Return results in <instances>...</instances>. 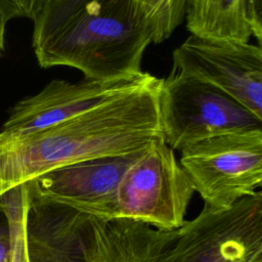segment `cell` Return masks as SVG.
I'll return each mask as SVG.
<instances>
[{"label":"cell","instance_id":"6da1fadb","mask_svg":"<svg viewBox=\"0 0 262 262\" xmlns=\"http://www.w3.org/2000/svg\"><path fill=\"white\" fill-rule=\"evenodd\" d=\"M160 84L154 76L133 90L38 132L24 136L0 132V198L56 168L135 152L163 139Z\"/></svg>","mask_w":262,"mask_h":262},{"label":"cell","instance_id":"7a4b0ae2","mask_svg":"<svg viewBox=\"0 0 262 262\" xmlns=\"http://www.w3.org/2000/svg\"><path fill=\"white\" fill-rule=\"evenodd\" d=\"M152 28L135 0H88L44 38L33 42L41 68L70 67L84 79L140 76Z\"/></svg>","mask_w":262,"mask_h":262},{"label":"cell","instance_id":"3957f363","mask_svg":"<svg viewBox=\"0 0 262 262\" xmlns=\"http://www.w3.org/2000/svg\"><path fill=\"white\" fill-rule=\"evenodd\" d=\"M194 192L174 150L158 139L139 150L121 175L112 220L126 219L174 230L185 222Z\"/></svg>","mask_w":262,"mask_h":262},{"label":"cell","instance_id":"277c9868","mask_svg":"<svg viewBox=\"0 0 262 262\" xmlns=\"http://www.w3.org/2000/svg\"><path fill=\"white\" fill-rule=\"evenodd\" d=\"M162 137L173 150L219 135L262 129V120L217 88L171 72L161 80Z\"/></svg>","mask_w":262,"mask_h":262},{"label":"cell","instance_id":"5b68a950","mask_svg":"<svg viewBox=\"0 0 262 262\" xmlns=\"http://www.w3.org/2000/svg\"><path fill=\"white\" fill-rule=\"evenodd\" d=\"M159 262H262V192L226 209L204 205L174 230Z\"/></svg>","mask_w":262,"mask_h":262},{"label":"cell","instance_id":"8992f818","mask_svg":"<svg viewBox=\"0 0 262 262\" xmlns=\"http://www.w3.org/2000/svg\"><path fill=\"white\" fill-rule=\"evenodd\" d=\"M180 151L179 163L204 205L226 209L260 190L262 129L211 137Z\"/></svg>","mask_w":262,"mask_h":262},{"label":"cell","instance_id":"52a82bcc","mask_svg":"<svg viewBox=\"0 0 262 262\" xmlns=\"http://www.w3.org/2000/svg\"><path fill=\"white\" fill-rule=\"evenodd\" d=\"M171 72L217 88L262 120L260 45L190 35L173 51Z\"/></svg>","mask_w":262,"mask_h":262},{"label":"cell","instance_id":"ba28073f","mask_svg":"<svg viewBox=\"0 0 262 262\" xmlns=\"http://www.w3.org/2000/svg\"><path fill=\"white\" fill-rule=\"evenodd\" d=\"M138 151L93 158L51 170L27 182L30 199L110 221L119 179Z\"/></svg>","mask_w":262,"mask_h":262},{"label":"cell","instance_id":"9c48e42d","mask_svg":"<svg viewBox=\"0 0 262 262\" xmlns=\"http://www.w3.org/2000/svg\"><path fill=\"white\" fill-rule=\"evenodd\" d=\"M152 77L143 72L135 78L115 81L53 80L38 93L24 97L12 106L1 133L24 136L44 130L133 90Z\"/></svg>","mask_w":262,"mask_h":262},{"label":"cell","instance_id":"30bf717a","mask_svg":"<svg viewBox=\"0 0 262 262\" xmlns=\"http://www.w3.org/2000/svg\"><path fill=\"white\" fill-rule=\"evenodd\" d=\"M89 216L30 199L27 249L30 262H86Z\"/></svg>","mask_w":262,"mask_h":262},{"label":"cell","instance_id":"8fae6325","mask_svg":"<svg viewBox=\"0 0 262 262\" xmlns=\"http://www.w3.org/2000/svg\"><path fill=\"white\" fill-rule=\"evenodd\" d=\"M174 230L126 219L104 221L91 217L86 262H159Z\"/></svg>","mask_w":262,"mask_h":262},{"label":"cell","instance_id":"7c38bea8","mask_svg":"<svg viewBox=\"0 0 262 262\" xmlns=\"http://www.w3.org/2000/svg\"><path fill=\"white\" fill-rule=\"evenodd\" d=\"M184 19L191 35L249 42L242 0H189Z\"/></svg>","mask_w":262,"mask_h":262},{"label":"cell","instance_id":"4fadbf2b","mask_svg":"<svg viewBox=\"0 0 262 262\" xmlns=\"http://www.w3.org/2000/svg\"><path fill=\"white\" fill-rule=\"evenodd\" d=\"M29 206L30 194L27 183L12 188L0 198V210L5 216L9 233V262H30L27 249Z\"/></svg>","mask_w":262,"mask_h":262},{"label":"cell","instance_id":"5bb4252c","mask_svg":"<svg viewBox=\"0 0 262 262\" xmlns=\"http://www.w3.org/2000/svg\"><path fill=\"white\" fill-rule=\"evenodd\" d=\"M189 0H135L154 31V43L167 40L184 20Z\"/></svg>","mask_w":262,"mask_h":262},{"label":"cell","instance_id":"9a60e30c","mask_svg":"<svg viewBox=\"0 0 262 262\" xmlns=\"http://www.w3.org/2000/svg\"><path fill=\"white\" fill-rule=\"evenodd\" d=\"M88 0H44L35 16L32 42H36L57 28Z\"/></svg>","mask_w":262,"mask_h":262},{"label":"cell","instance_id":"2e32d148","mask_svg":"<svg viewBox=\"0 0 262 262\" xmlns=\"http://www.w3.org/2000/svg\"><path fill=\"white\" fill-rule=\"evenodd\" d=\"M43 2L44 0H0V12L6 24L17 17L34 19Z\"/></svg>","mask_w":262,"mask_h":262},{"label":"cell","instance_id":"e0dca14e","mask_svg":"<svg viewBox=\"0 0 262 262\" xmlns=\"http://www.w3.org/2000/svg\"><path fill=\"white\" fill-rule=\"evenodd\" d=\"M10 260V243L7 226L0 224V262H9Z\"/></svg>","mask_w":262,"mask_h":262},{"label":"cell","instance_id":"ac0fdd59","mask_svg":"<svg viewBox=\"0 0 262 262\" xmlns=\"http://www.w3.org/2000/svg\"><path fill=\"white\" fill-rule=\"evenodd\" d=\"M5 27H6V23L0 12V56L4 50V41H5Z\"/></svg>","mask_w":262,"mask_h":262}]
</instances>
